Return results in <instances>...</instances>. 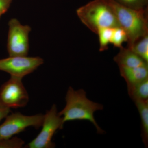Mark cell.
<instances>
[{
    "label": "cell",
    "mask_w": 148,
    "mask_h": 148,
    "mask_svg": "<svg viewBox=\"0 0 148 148\" xmlns=\"http://www.w3.org/2000/svg\"><path fill=\"white\" fill-rule=\"evenodd\" d=\"M128 39L126 33L121 27L114 28L111 38L110 43L114 47L120 48L125 42H127Z\"/></svg>",
    "instance_id": "obj_15"
},
{
    "label": "cell",
    "mask_w": 148,
    "mask_h": 148,
    "mask_svg": "<svg viewBox=\"0 0 148 148\" xmlns=\"http://www.w3.org/2000/svg\"><path fill=\"white\" fill-rule=\"evenodd\" d=\"M64 123L62 117L53 104L50 110L44 115L42 129L38 135L27 145L29 148H52L55 145L52 142L53 135L58 130L63 129Z\"/></svg>",
    "instance_id": "obj_4"
},
{
    "label": "cell",
    "mask_w": 148,
    "mask_h": 148,
    "mask_svg": "<svg viewBox=\"0 0 148 148\" xmlns=\"http://www.w3.org/2000/svg\"><path fill=\"white\" fill-rule=\"evenodd\" d=\"M66 101L65 108L58 112L63 119L64 124L66 122L73 121H87L95 126L98 134L105 133L95 121L94 116L95 112L103 110V105L88 99L83 89L75 90L72 87L68 89Z\"/></svg>",
    "instance_id": "obj_1"
},
{
    "label": "cell",
    "mask_w": 148,
    "mask_h": 148,
    "mask_svg": "<svg viewBox=\"0 0 148 148\" xmlns=\"http://www.w3.org/2000/svg\"><path fill=\"white\" fill-rule=\"evenodd\" d=\"M43 62V59L39 57L10 56L0 59V71L8 73L11 77L22 79L33 73Z\"/></svg>",
    "instance_id": "obj_8"
},
{
    "label": "cell",
    "mask_w": 148,
    "mask_h": 148,
    "mask_svg": "<svg viewBox=\"0 0 148 148\" xmlns=\"http://www.w3.org/2000/svg\"><path fill=\"white\" fill-rule=\"evenodd\" d=\"M138 109L141 119V138L145 147H148V100L133 101Z\"/></svg>",
    "instance_id": "obj_11"
},
{
    "label": "cell",
    "mask_w": 148,
    "mask_h": 148,
    "mask_svg": "<svg viewBox=\"0 0 148 148\" xmlns=\"http://www.w3.org/2000/svg\"><path fill=\"white\" fill-rule=\"evenodd\" d=\"M2 15H3V14H0V18H1V16H2Z\"/></svg>",
    "instance_id": "obj_20"
},
{
    "label": "cell",
    "mask_w": 148,
    "mask_h": 148,
    "mask_svg": "<svg viewBox=\"0 0 148 148\" xmlns=\"http://www.w3.org/2000/svg\"><path fill=\"white\" fill-rule=\"evenodd\" d=\"M12 0H0V14H3L7 11Z\"/></svg>",
    "instance_id": "obj_18"
},
{
    "label": "cell",
    "mask_w": 148,
    "mask_h": 148,
    "mask_svg": "<svg viewBox=\"0 0 148 148\" xmlns=\"http://www.w3.org/2000/svg\"><path fill=\"white\" fill-rule=\"evenodd\" d=\"M129 48L148 63V35L140 38Z\"/></svg>",
    "instance_id": "obj_13"
},
{
    "label": "cell",
    "mask_w": 148,
    "mask_h": 148,
    "mask_svg": "<svg viewBox=\"0 0 148 148\" xmlns=\"http://www.w3.org/2000/svg\"><path fill=\"white\" fill-rule=\"evenodd\" d=\"M114 60L119 68H133L148 65V63L128 47L120 48L119 52L114 57Z\"/></svg>",
    "instance_id": "obj_9"
},
{
    "label": "cell",
    "mask_w": 148,
    "mask_h": 148,
    "mask_svg": "<svg viewBox=\"0 0 148 148\" xmlns=\"http://www.w3.org/2000/svg\"><path fill=\"white\" fill-rule=\"evenodd\" d=\"M114 28H103L98 30L97 34L99 37V51H103L108 48L109 45L110 44L111 38Z\"/></svg>",
    "instance_id": "obj_14"
},
{
    "label": "cell",
    "mask_w": 148,
    "mask_h": 148,
    "mask_svg": "<svg viewBox=\"0 0 148 148\" xmlns=\"http://www.w3.org/2000/svg\"><path fill=\"white\" fill-rule=\"evenodd\" d=\"M110 6L120 26L127 37L130 47L140 38L148 35V8L135 10L122 5L115 0H106Z\"/></svg>",
    "instance_id": "obj_2"
},
{
    "label": "cell",
    "mask_w": 148,
    "mask_h": 148,
    "mask_svg": "<svg viewBox=\"0 0 148 148\" xmlns=\"http://www.w3.org/2000/svg\"><path fill=\"white\" fill-rule=\"evenodd\" d=\"M130 97L136 100H148V78L136 84L127 86Z\"/></svg>",
    "instance_id": "obj_12"
},
{
    "label": "cell",
    "mask_w": 148,
    "mask_h": 148,
    "mask_svg": "<svg viewBox=\"0 0 148 148\" xmlns=\"http://www.w3.org/2000/svg\"><path fill=\"white\" fill-rule=\"evenodd\" d=\"M8 26L7 49L9 56H27L31 27L22 25L15 18L10 20Z\"/></svg>",
    "instance_id": "obj_6"
},
{
    "label": "cell",
    "mask_w": 148,
    "mask_h": 148,
    "mask_svg": "<svg viewBox=\"0 0 148 148\" xmlns=\"http://www.w3.org/2000/svg\"><path fill=\"white\" fill-rule=\"evenodd\" d=\"M43 118L44 115L40 114L32 116L24 115L19 112L9 114L0 125V140L12 138L28 127L38 129L42 125Z\"/></svg>",
    "instance_id": "obj_5"
},
{
    "label": "cell",
    "mask_w": 148,
    "mask_h": 148,
    "mask_svg": "<svg viewBox=\"0 0 148 148\" xmlns=\"http://www.w3.org/2000/svg\"><path fill=\"white\" fill-rule=\"evenodd\" d=\"M119 68L120 75L126 82L127 86L136 84L148 78V65Z\"/></svg>",
    "instance_id": "obj_10"
},
{
    "label": "cell",
    "mask_w": 148,
    "mask_h": 148,
    "mask_svg": "<svg viewBox=\"0 0 148 148\" xmlns=\"http://www.w3.org/2000/svg\"><path fill=\"white\" fill-rule=\"evenodd\" d=\"M76 12L83 24L96 34L101 28L120 27L106 0H93L77 9Z\"/></svg>",
    "instance_id": "obj_3"
},
{
    "label": "cell",
    "mask_w": 148,
    "mask_h": 148,
    "mask_svg": "<svg viewBox=\"0 0 148 148\" xmlns=\"http://www.w3.org/2000/svg\"><path fill=\"white\" fill-rule=\"evenodd\" d=\"M29 101V95L22 79L11 77L0 88V103L9 108L25 107Z\"/></svg>",
    "instance_id": "obj_7"
},
{
    "label": "cell",
    "mask_w": 148,
    "mask_h": 148,
    "mask_svg": "<svg viewBox=\"0 0 148 148\" xmlns=\"http://www.w3.org/2000/svg\"><path fill=\"white\" fill-rule=\"evenodd\" d=\"M10 109L0 103V122L9 114Z\"/></svg>",
    "instance_id": "obj_19"
},
{
    "label": "cell",
    "mask_w": 148,
    "mask_h": 148,
    "mask_svg": "<svg viewBox=\"0 0 148 148\" xmlns=\"http://www.w3.org/2000/svg\"><path fill=\"white\" fill-rule=\"evenodd\" d=\"M122 5L135 10L147 8L148 0H115Z\"/></svg>",
    "instance_id": "obj_16"
},
{
    "label": "cell",
    "mask_w": 148,
    "mask_h": 148,
    "mask_svg": "<svg viewBox=\"0 0 148 148\" xmlns=\"http://www.w3.org/2000/svg\"><path fill=\"white\" fill-rule=\"evenodd\" d=\"M23 140L18 138H11L0 140V148H20L24 145Z\"/></svg>",
    "instance_id": "obj_17"
}]
</instances>
